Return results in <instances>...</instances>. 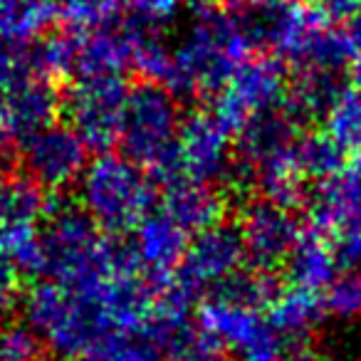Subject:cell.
Returning <instances> with one entry per match:
<instances>
[{
    "instance_id": "1",
    "label": "cell",
    "mask_w": 361,
    "mask_h": 361,
    "mask_svg": "<svg viewBox=\"0 0 361 361\" xmlns=\"http://www.w3.org/2000/svg\"><path fill=\"white\" fill-rule=\"evenodd\" d=\"M154 305L156 282L131 270L87 287L40 282L23 300V314L65 361H104L129 336L144 334Z\"/></svg>"
},
{
    "instance_id": "2",
    "label": "cell",
    "mask_w": 361,
    "mask_h": 361,
    "mask_svg": "<svg viewBox=\"0 0 361 361\" xmlns=\"http://www.w3.org/2000/svg\"><path fill=\"white\" fill-rule=\"evenodd\" d=\"M171 77L166 90L173 94H221L233 72L252 50L243 27L228 8L213 0H196L180 40L171 45Z\"/></svg>"
},
{
    "instance_id": "3",
    "label": "cell",
    "mask_w": 361,
    "mask_h": 361,
    "mask_svg": "<svg viewBox=\"0 0 361 361\" xmlns=\"http://www.w3.org/2000/svg\"><path fill=\"white\" fill-rule=\"evenodd\" d=\"M40 235L45 252L42 275L65 287L97 285L106 277L141 270L131 245L106 240L82 208L50 206Z\"/></svg>"
},
{
    "instance_id": "4",
    "label": "cell",
    "mask_w": 361,
    "mask_h": 361,
    "mask_svg": "<svg viewBox=\"0 0 361 361\" xmlns=\"http://www.w3.org/2000/svg\"><path fill=\"white\" fill-rule=\"evenodd\" d=\"M300 121L290 111H270L240 131V171L262 191V198L295 206L305 196L300 159Z\"/></svg>"
},
{
    "instance_id": "5",
    "label": "cell",
    "mask_w": 361,
    "mask_h": 361,
    "mask_svg": "<svg viewBox=\"0 0 361 361\" xmlns=\"http://www.w3.org/2000/svg\"><path fill=\"white\" fill-rule=\"evenodd\" d=\"M154 186L124 154H99L80 178L82 211L109 233L136 231L154 208Z\"/></svg>"
},
{
    "instance_id": "6",
    "label": "cell",
    "mask_w": 361,
    "mask_h": 361,
    "mask_svg": "<svg viewBox=\"0 0 361 361\" xmlns=\"http://www.w3.org/2000/svg\"><path fill=\"white\" fill-rule=\"evenodd\" d=\"M180 126L183 121L173 92L144 82L129 92L119 144L136 166L169 178L178 171Z\"/></svg>"
},
{
    "instance_id": "7",
    "label": "cell",
    "mask_w": 361,
    "mask_h": 361,
    "mask_svg": "<svg viewBox=\"0 0 361 361\" xmlns=\"http://www.w3.org/2000/svg\"><path fill=\"white\" fill-rule=\"evenodd\" d=\"M198 326L243 361H282L287 349L270 319L260 314V307L238 302L221 292L201 305Z\"/></svg>"
},
{
    "instance_id": "8",
    "label": "cell",
    "mask_w": 361,
    "mask_h": 361,
    "mask_svg": "<svg viewBox=\"0 0 361 361\" xmlns=\"http://www.w3.org/2000/svg\"><path fill=\"white\" fill-rule=\"evenodd\" d=\"M285 67L275 57H247L228 80L213 111L231 131H243L257 116L287 104Z\"/></svg>"
},
{
    "instance_id": "9",
    "label": "cell",
    "mask_w": 361,
    "mask_h": 361,
    "mask_svg": "<svg viewBox=\"0 0 361 361\" xmlns=\"http://www.w3.org/2000/svg\"><path fill=\"white\" fill-rule=\"evenodd\" d=\"M129 90L119 77H80L65 99L70 126L87 146L114 144L121 134Z\"/></svg>"
},
{
    "instance_id": "10",
    "label": "cell",
    "mask_w": 361,
    "mask_h": 361,
    "mask_svg": "<svg viewBox=\"0 0 361 361\" xmlns=\"http://www.w3.org/2000/svg\"><path fill=\"white\" fill-rule=\"evenodd\" d=\"M25 176L42 191H62L82 178L90 166V146L70 124H50L23 141Z\"/></svg>"
},
{
    "instance_id": "11",
    "label": "cell",
    "mask_w": 361,
    "mask_h": 361,
    "mask_svg": "<svg viewBox=\"0 0 361 361\" xmlns=\"http://www.w3.org/2000/svg\"><path fill=\"white\" fill-rule=\"evenodd\" d=\"M245 257L247 252L243 245L240 231L221 223V226L196 233V238L188 243L176 282L191 297L198 292L213 290V287H223L238 272H243Z\"/></svg>"
},
{
    "instance_id": "12",
    "label": "cell",
    "mask_w": 361,
    "mask_h": 361,
    "mask_svg": "<svg viewBox=\"0 0 361 361\" xmlns=\"http://www.w3.org/2000/svg\"><path fill=\"white\" fill-rule=\"evenodd\" d=\"M310 211L317 228L336 238L341 257L361 252V154L351 169L322 180Z\"/></svg>"
},
{
    "instance_id": "13",
    "label": "cell",
    "mask_w": 361,
    "mask_h": 361,
    "mask_svg": "<svg viewBox=\"0 0 361 361\" xmlns=\"http://www.w3.org/2000/svg\"><path fill=\"white\" fill-rule=\"evenodd\" d=\"M240 238L245 252L257 270H270L287 260L290 250L300 238V226L287 206L270 201V198H255L240 213Z\"/></svg>"
},
{
    "instance_id": "14",
    "label": "cell",
    "mask_w": 361,
    "mask_h": 361,
    "mask_svg": "<svg viewBox=\"0 0 361 361\" xmlns=\"http://www.w3.org/2000/svg\"><path fill=\"white\" fill-rule=\"evenodd\" d=\"M233 131L218 119L216 111H196L191 114L178 136V171L196 180L223 178L233 169Z\"/></svg>"
},
{
    "instance_id": "15",
    "label": "cell",
    "mask_w": 361,
    "mask_h": 361,
    "mask_svg": "<svg viewBox=\"0 0 361 361\" xmlns=\"http://www.w3.org/2000/svg\"><path fill=\"white\" fill-rule=\"evenodd\" d=\"M75 70L80 77H119L134 62V37L124 23L75 30Z\"/></svg>"
},
{
    "instance_id": "16",
    "label": "cell",
    "mask_w": 361,
    "mask_h": 361,
    "mask_svg": "<svg viewBox=\"0 0 361 361\" xmlns=\"http://www.w3.org/2000/svg\"><path fill=\"white\" fill-rule=\"evenodd\" d=\"M186 250L188 233L166 213H151L136 226L131 252L149 280H169L171 270L180 267Z\"/></svg>"
},
{
    "instance_id": "17",
    "label": "cell",
    "mask_w": 361,
    "mask_h": 361,
    "mask_svg": "<svg viewBox=\"0 0 361 361\" xmlns=\"http://www.w3.org/2000/svg\"><path fill=\"white\" fill-rule=\"evenodd\" d=\"M164 213L186 233H203L221 226L226 201L213 183L196 178H173L164 196Z\"/></svg>"
},
{
    "instance_id": "18",
    "label": "cell",
    "mask_w": 361,
    "mask_h": 361,
    "mask_svg": "<svg viewBox=\"0 0 361 361\" xmlns=\"http://www.w3.org/2000/svg\"><path fill=\"white\" fill-rule=\"evenodd\" d=\"M60 111V97L47 77H32L13 97L0 104V114L6 119L13 139H30L32 134L55 124Z\"/></svg>"
},
{
    "instance_id": "19",
    "label": "cell",
    "mask_w": 361,
    "mask_h": 361,
    "mask_svg": "<svg viewBox=\"0 0 361 361\" xmlns=\"http://www.w3.org/2000/svg\"><path fill=\"white\" fill-rule=\"evenodd\" d=\"M339 252L326 240L324 233L305 231L300 233L285 265L292 285L310 292H319L334 285V280L339 277Z\"/></svg>"
},
{
    "instance_id": "20",
    "label": "cell",
    "mask_w": 361,
    "mask_h": 361,
    "mask_svg": "<svg viewBox=\"0 0 361 361\" xmlns=\"http://www.w3.org/2000/svg\"><path fill=\"white\" fill-rule=\"evenodd\" d=\"M146 344L159 349L166 361H228L226 349L201 326L191 324L188 317L166 319L146 336Z\"/></svg>"
},
{
    "instance_id": "21",
    "label": "cell",
    "mask_w": 361,
    "mask_h": 361,
    "mask_svg": "<svg viewBox=\"0 0 361 361\" xmlns=\"http://www.w3.org/2000/svg\"><path fill=\"white\" fill-rule=\"evenodd\" d=\"M326 302L317 292L292 287V290L277 292L270 302V324L277 334L285 339V344L307 341L310 334L324 322Z\"/></svg>"
},
{
    "instance_id": "22",
    "label": "cell",
    "mask_w": 361,
    "mask_h": 361,
    "mask_svg": "<svg viewBox=\"0 0 361 361\" xmlns=\"http://www.w3.org/2000/svg\"><path fill=\"white\" fill-rule=\"evenodd\" d=\"M57 18V0H0V40L25 47L45 37Z\"/></svg>"
},
{
    "instance_id": "23",
    "label": "cell",
    "mask_w": 361,
    "mask_h": 361,
    "mask_svg": "<svg viewBox=\"0 0 361 361\" xmlns=\"http://www.w3.org/2000/svg\"><path fill=\"white\" fill-rule=\"evenodd\" d=\"M326 136L339 149L361 154V92L341 90L324 114Z\"/></svg>"
},
{
    "instance_id": "24",
    "label": "cell",
    "mask_w": 361,
    "mask_h": 361,
    "mask_svg": "<svg viewBox=\"0 0 361 361\" xmlns=\"http://www.w3.org/2000/svg\"><path fill=\"white\" fill-rule=\"evenodd\" d=\"M344 270L329 287L326 310L341 319H359L361 317V252L341 257Z\"/></svg>"
},
{
    "instance_id": "25",
    "label": "cell",
    "mask_w": 361,
    "mask_h": 361,
    "mask_svg": "<svg viewBox=\"0 0 361 361\" xmlns=\"http://www.w3.org/2000/svg\"><path fill=\"white\" fill-rule=\"evenodd\" d=\"M344 149L334 144L326 134H310L300 141V159L307 176L326 180L344 171Z\"/></svg>"
},
{
    "instance_id": "26",
    "label": "cell",
    "mask_w": 361,
    "mask_h": 361,
    "mask_svg": "<svg viewBox=\"0 0 361 361\" xmlns=\"http://www.w3.org/2000/svg\"><path fill=\"white\" fill-rule=\"evenodd\" d=\"M0 361H45V341L27 322L0 324Z\"/></svg>"
},
{
    "instance_id": "27",
    "label": "cell",
    "mask_w": 361,
    "mask_h": 361,
    "mask_svg": "<svg viewBox=\"0 0 361 361\" xmlns=\"http://www.w3.org/2000/svg\"><path fill=\"white\" fill-rule=\"evenodd\" d=\"M37 77L30 47L11 45L0 40V104L13 97L25 82Z\"/></svg>"
},
{
    "instance_id": "28",
    "label": "cell",
    "mask_w": 361,
    "mask_h": 361,
    "mask_svg": "<svg viewBox=\"0 0 361 361\" xmlns=\"http://www.w3.org/2000/svg\"><path fill=\"white\" fill-rule=\"evenodd\" d=\"M124 3L126 0H57V11H60V18L70 23V27L90 30V27L114 23Z\"/></svg>"
},
{
    "instance_id": "29",
    "label": "cell",
    "mask_w": 361,
    "mask_h": 361,
    "mask_svg": "<svg viewBox=\"0 0 361 361\" xmlns=\"http://www.w3.org/2000/svg\"><path fill=\"white\" fill-rule=\"evenodd\" d=\"M126 25L141 32H164L178 18L180 0H126Z\"/></svg>"
},
{
    "instance_id": "30",
    "label": "cell",
    "mask_w": 361,
    "mask_h": 361,
    "mask_svg": "<svg viewBox=\"0 0 361 361\" xmlns=\"http://www.w3.org/2000/svg\"><path fill=\"white\" fill-rule=\"evenodd\" d=\"M221 295H228L238 302H245V305L260 307L265 302H272V297L277 292L272 277L265 270H257V272H238L231 282L223 285Z\"/></svg>"
},
{
    "instance_id": "31",
    "label": "cell",
    "mask_w": 361,
    "mask_h": 361,
    "mask_svg": "<svg viewBox=\"0 0 361 361\" xmlns=\"http://www.w3.org/2000/svg\"><path fill=\"white\" fill-rule=\"evenodd\" d=\"M18 295H20V280L16 265L6 255H0V324L11 319L13 310L18 307Z\"/></svg>"
},
{
    "instance_id": "32",
    "label": "cell",
    "mask_w": 361,
    "mask_h": 361,
    "mask_svg": "<svg viewBox=\"0 0 361 361\" xmlns=\"http://www.w3.org/2000/svg\"><path fill=\"white\" fill-rule=\"evenodd\" d=\"M104 361H166L161 359V351L154 349L146 341H124L121 346H116Z\"/></svg>"
},
{
    "instance_id": "33",
    "label": "cell",
    "mask_w": 361,
    "mask_h": 361,
    "mask_svg": "<svg viewBox=\"0 0 361 361\" xmlns=\"http://www.w3.org/2000/svg\"><path fill=\"white\" fill-rule=\"evenodd\" d=\"M324 13L334 23H349L354 16L361 13V0H322Z\"/></svg>"
},
{
    "instance_id": "34",
    "label": "cell",
    "mask_w": 361,
    "mask_h": 361,
    "mask_svg": "<svg viewBox=\"0 0 361 361\" xmlns=\"http://www.w3.org/2000/svg\"><path fill=\"white\" fill-rule=\"evenodd\" d=\"M282 361H319V356L314 354V349L307 341H297V344H287Z\"/></svg>"
},
{
    "instance_id": "35",
    "label": "cell",
    "mask_w": 361,
    "mask_h": 361,
    "mask_svg": "<svg viewBox=\"0 0 361 361\" xmlns=\"http://www.w3.org/2000/svg\"><path fill=\"white\" fill-rule=\"evenodd\" d=\"M344 30H346V35H349L351 47H354V55H359V52H361V13L346 23Z\"/></svg>"
},
{
    "instance_id": "36",
    "label": "cell",
    "mask_w": 361,
    "mask_h": 361,
    "mask_svg": "<svg viewBox=\"0 0 361 361\" xmlns=\"http://www.w3.org/2000/svg\"><path fill=\"white\" fill-rule=\"evenodd\" d=\"M351 80H354V90L361 92V52L351 60Z\"/></svg>"
},
{
    "instance_id": "37",
    "label": "cell",
    "mask_w": 361,
    "mask_h": 361,
    "mask_svg": "<svg viewBox=\"0 0 361 361\" xmlns=\"http://www.w3.org/2000/svg\"><path fill=\"white\" fill-rule=\"evenodd\" d=\"M218 3H223V6L228 8V11H243V8H250L255 6V3H260V0H218Z\"/></svg>"
},
{
    "instance_id": "38",
    "label": "cell",
    "mask_w": 361,
    "mask_h": 361,
    "mask_svg": "<svg viewBox=\"0 0 361 361\" xmlns=\"http://www.w3.org/2000/svg\"><path fill=\"white\" fill-rule=\"evenodd\" d=\"M8 183H11V178H8V176H3V173H0V216H3V206H6Z\"/></svg>"
},
{
    "instance_id": "39",
    "label": "cell",
    "mask_w": 361,
    "mask_h": 361,
    "mask_svg": "<svg viewBox=\"0 0 361 361\" xmlns=\"http://www.w3.org/2000/svg\"><path fill=\"white\" fill-rule=\"evenodd\" d=\"M297 3H307L310 6V3H317V0H297Z\"/></svg>"
},
{
    "instance_id": "40",
    "label": "cell",
    "mask_w": 361,
    "mask_h": 361,
    "mask_svg": "<svg viewBox=\"0 0 361 361\" xmlns=\"http://www.w3.org/2000/svg\"><path fill=\"white\" fill-rule=\"evenodd\" d=\"M77 361H87V359H77Z\"/></svg>"
},
{
    "instance_id": "41",
    "label": "cell",
    "mask_w": 361,
    "mask_h": 361,
    "mask_svg": "<svg viewBox=\"0 0 361 361\" xmlns=\"http://www.w3.org/2000/svg\"><path fill=\"white\" fill-rule=\"evenodd\" d=\"M339 361H344V359H339Z\"/></svg>"
}]
</instances>
